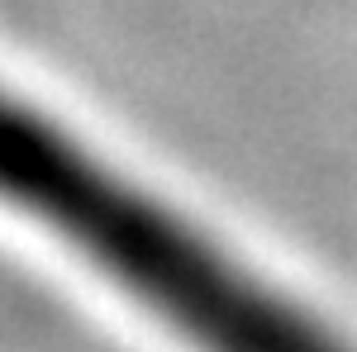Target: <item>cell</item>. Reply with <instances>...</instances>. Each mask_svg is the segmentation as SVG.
I'll return each instance as SVG.
<instances>
[{
	"instance_id": "1",
	"label": "cell",
	"mask_w": 357,
	"mask_h": 352,
	"mask_svg": "<svg viewBox=\"0 0 357 352\" xmlns=\"http://www.w3.org/2000/svg\"><path fill=\"white\" fill-rule=\"evenodd\" d=\"M0 200L195 352H357L10 86H0Z\"/></svg>"
}]
</instances>
